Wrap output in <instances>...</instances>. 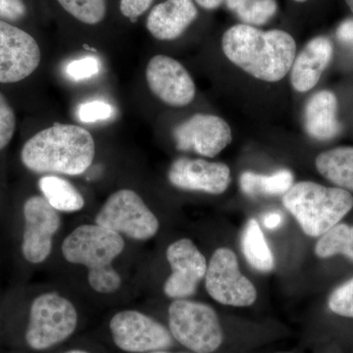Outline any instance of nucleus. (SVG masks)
<instances>
[{"instance_id":"f257e3e1","label":"nucleus","mask_w":353,"mask_h":353,"mask_svg":"<svg viewBox=\"0 0 353 353\" xmlns=\"http://www.w3.org/2000/svg\"><path fill=\"white\" fill-rule=\"evenodd\" d=\"M230 61L265 82H278L289 73L296 53V43L287 32L261 31L253 26L234 25L222 39Z\"/></svg>"},{"instance_id":"f03ea898","label":"nucleus","mask_w":353,"mask_h":353,"mask_svg":"<svg viewBox=\"0 0 353 353\" xmlns=\"http://www.w3.org/2000/svg\"><path fill=\"white\" fill-rule=\"evenodd\" d=\"M94 155V139L88 130L57 124L28 139L20 158L26 168L34 173L78 176L92 166Z\"/></svg>"},{"instance_id":"7ed1b4c3","label":"nucleus","mask_w":353,"mask_h":353,"mask_svg":"<svg viewBox=\"0 0 353 353\" xmlns=\"http://www.w3.org/2000/svg\"><path fill=\"white\" fill-rule=\"evenodd\" d=\"M283 202L309 236H322L353 208V196L347 190L313 182L292 185Z\"/></svg>"},{"instance_id":"20e7f679","label":"nucleus","mask_w":353,"mask_h":353,"mask_svg":"<svg viewBox=\"0 0 353 353\" xmlns=\"http://www.w3.org/2000/svg\"><path fill=\"white\" fill-rule=\"evenodd\" d=\"M77 326L75 305L58 292H44L32 301L26 343L37 352L48 350L70 338Z\"/></svg>"},{"instance_id":"39448f33","label":"nucleus","mask_w":353,"mask_h":353,"mask_svg":"<svg viewBox=\"0 0 353 353\" xmlns=\"http://www.w3.org/2000/svg\"><path fill=\"white\" fill-rule=\"evenodd\" d=\"M168 318L172 336L192 352H214L222 345L224 336L219 318L208 304L174 299Z\"/></svg>"},{"instance_id":"423d86ee","label":"nucleus","mask_w":353,"mask_h":353,"mask_svg":"<svg viewBox=\"0 0 353 353\" xmlns=\"http://www.w3.org/2000/svg\"><path fill=\"white\" fill-rule=\"evenodd\" d=\"M95 223L134 241L150 240L160 226L141 196L130 189L111 194L95 216Z\"/></svg>"},{"instance_id":"0eeeda50","label":"nucleus","mask_w":353,"mask_h":353,"mask_svg":"<svg viewBox=\"0 0 353 353\" xmlns=\"http://www.w3.org/2000/svg\"><path fill=\"white\" fill-rule=\"evenodd\" d=\"M124 248L120 234L95 223L77 227L65 238L61 250L67 262L90 270L110 266Z\"/></svg>"},{"instance_id":"6e6552de","label":"nucleus","mask_w":353,"mask_h":353,"mask_svg":"<svg viewBox=\"0 0 353 353\" xmlns=\"http://www.w3.org/2000/svg\"><path fill=\"white\" fill-rule=\"evenodd\" d=\"M205 287L209 296L224 305L246 307L257 299L254 285L241 273L238 259L230 248H218L211 257Z\"/></svg>"},{"instance_id":"1a4fd4ad","label":"nucleus","mask_w":353,"mask_h":353,"mask_svg":"<svg viewBox=\"0 0 353 353\" xmlns=\"http://www.w3.org/2000/svg\"><path fill=\"white\" fill-rule=\"evenodd\" d=\"M116 347L128 353L161 352L173 345L168 329L150 316L137 310L116 313L109 324Z\"/></svg>"},{"instance_id":"9d476101","label":"nucleus","mask_w":353,"mask_h":353,"mask_svg":"<svg viewBox=\"0 0 353 353\" xmlns=\"http://www.w3.org/2000/svg\"><path fill=\"white\" fill-rule=\"evenodd\" d=\"M24 232H23V256L32 264H41L50 257L53 236L61 226L59 212L43 196L28 199L23 206Z\"/></svg>"},{"instance_id":"9b49d317","label":"nucleus","mask_w":353,"mask_h":353,"mask_svg":"<svg viewBox=\"0 0 353 353\" xmlns=\"http://www.w3.org/2000/svg\"><path fill=\"white\" fill-rule=\"evenodd\" d=\"M41 58V48L31 34L0 20V83L25 80L38 68Z\"/></svg>"},{"instance_id":"f8f14e48","label":"nucleus","mask_w":353,"mask_h":353,"mask_svg":"<svg viewBox=\"0 0 353 353\" xmlns=\"http://www.w3.org/2000/svg\"><path fill=\"white\" fill-rule=\"evenodd\" d=\"M166 257L172 273L165 282L164 294L173 299L194 296L208 271V264L201 250L190 239H181L168 246Z\"/></svg>"},{"instance_id":"ddd939ff","label":"nucleus","mask_w":353,"mask_h":353,"mask_svg":"<svg viewBox=\"0 0 353 353\" xmlns=\"http://www.w3.org/2000/svg\"><path fill=\"white\" fill-rule=\"evenodd\" d=\"M176 148L194 152L206 157H215L231 143V128L226 121L210 114H196L175 128L173 132Z\"/></svg>"},{"instance_id":"4468645a","label":"nucleus","mask_w":353,"mask_h":353,"mask_svg":"<svg viewBox=\"0 0 353 353\" xmlns=\"http://www.w3.org/2000/svg\"><path fill=\"white\" fill-rule=\"evenodd\" d=\"M146 82L153 94L174 108L189 105L196 97V85L180 62L166 55H155L148 62Z\"/></svg>"},{"instance_id":"2eb2a0df","label":"nucleus","mask_w":353,"mask_h":353,"mask_svg":"<svg viewBox=\"0 0 353 353\" xmlns=\"http://www.w3.org/2000/svg\"><path fill=\"white\" fill-rule=\"evenodd\" d=\"M168 180L178 189L221 194L231 183V171L220 162L183 157L171 164Z\"/></svg>"},{"instance_id":"dca6fc26","label":"nucleus","mask_w":353,"mask_h":353,"mask_svg":"<svg viewBox=\"0 0 353 353\" xmlns=\"http://www.w3.org/2000/svg\"><path fill=\"white\" fill-rule=\"evenodd\" d=\"M197 16L194 0H165L150 10L146 29L158 41H174L182 36Z\"/></svg>"},{"instance_id":"f3484780","label":"nucleus","mask_w":353,"mask_h":353,"mask_svg":"<svg viewBox=\"0 0 353 353\" xmlns=\"http://www.w3.org/2000/svg\"><path fill=\"white\" fill-rule=\"evenodd\" d=\"M333 57V43L326 37L311 39L292 66L290 82L296 92H306L319 82Z\"/></svg>"},{"instance_id":"a211bd4d","label":"nucleus","mask_w":353,"mask_h":353,"mask_svg":"<svg viewBox=\"0 0 353 353\" xmlns=\"http://www.w3.org/2000/svg\"><path fill=\"white\" fill-rule=\"evenodd\" d=\"M338 99L334 92L321 90L313 94L304 110V126L311 138L328 141L341 132V124L336 117Z\"/></svg>"},{"instance_id":"6ab92c4d","label":"nucleus","mask_w":353,"mask_h":353,"mask_svg":"<svg viewBox=\"0 0 353 353\" xmlns=\"http://www.w3.org/2000/svg\"><path fill=\"white\" fill-rule=\"evenodd\" d=\"M316 168L330 182L345 190H353V148H336L318 155Z\"/></svg>"},{"instance_id":"aec40b11","label":"nucleus","mask_w":353,"mask_h":353,"mask_svg":"<svg viewBox=\"0 0 353 353\" xmlns=\"http://www.w3.org/2000/svg\"><path fill=\"white\" fill-rule=\"evenodd\" d=\"M39 187L46 201L58 212H78L85 206V199L82 194L74 187L73 183L62 176H41Z\"/></svg>"},{"instance_id":"412c9836","label":"nucleus","mask_w":353,"mask_h":353,"mask_svg":"<svg viewBox=\"0 0 353 353\" xmlns=\"http://www.w3.org/2000/svg\"><path fill=\"white\" fill-rule=\"evenodd\" d=\"M241 250L246 261L257 271L268 273L275 267V259L263 232L255 219L248 220L241 234Z\"/></svg>"},{"instance_id":"4be33fe9","label":"nucleus","mask_w":353,"mask_h":353,"mask_svg":"<svg viewBox=\"0 0 353 353\" xmlns=\"http://www.w3.org/2000/svg\"><path fill=\"white\" fill-rule=\"evenodd\" d=\"M294 174L287 169L269 176L245 172L241 174L240 185L248 196H284L294 185Z\"/></svg>"},{"instance_id":"5701e85b","label":"nucleus","mask_w":353,"mask_h":353,"mask_svg":"<svg viewBox=\"0 0 353 353\" xmlns=\"http://www.w3.org/2000/svg\"><path fill=\"white\" fill-rule=\"evenodd\" d=\"M315 254L319 259L343 254L353 261V226L339 223L331 228L316 243Z\"/></svg>"},{"instance_id":"b1692460","label":"nucleus","mask_w":353,"mask_h":353,"mask_svg":"<svg viewBox=\"0 0 353 353\" xmlns=\"http://www.w3.org/2000/svg\"><path fill=\"white\" fill-rule=\"evenodd\" d=\"M227 7L233 11L245 25L262 26L277 12L276 0H225Z\"/></svg>"},{"instance_id":"393cba45","label":"nucleus","mask_w":353,"mask_h":353,"mask_svg":"<svg viewBox=\"0 0 353 353\" xmlns=\"http://www.w3.org/2000/svg\"><path fill=\"white\" fill-rule=\"evenodd\" d=\"M69 15L83 24L94 26L105 19L108 0H57Z\"/></svg>"},{"instance_id":"a878e982","label":"nucleus","mask_w":353,"mask_h":353,"mask_svg":"<svg viewBox=\"0 0 353 353\" xmlns=\"http://www.w3.org/2000/svg\"><path fill=\"white\" fill-rule=\"evenodd\" d=\"M88 282L94 292L102 294H113L122 285V278L117 271L110 266L90 269Z\"/></svg>"},{"instance_id":"bb28decb","label":"nucleus","mask_w":353,"mask_h":353,"mask_svg":"<svg viewBox=\"0 0 353 353\" xmlns=\"http://www.w3.org/2000/svg\"><path fill=\"white\" fill-rule=\"evenodd\" d=\"M328 306L334 314L353 318V278L332 292Z\"/></svg>"},{"instance_id":"cd10ccee","label":"nucleus","mask_w":353,"mask_h":353,"mask_svg":"<svg viewBox=\"0 0 353 353\" xmlns=\"http://www.w3.org/2000/svg\"><path fill=\"white\" fill-rule=\"evenodd\" d=\"M15 130V113L6 97L0 92V152L10 143Z\"/></svg>"},{"instance_id":"c85d7f7f","label":"nucleus","mask_w":353,"mask_h":353,"mask_svg":"<svg viewBox=\"0 0 353 353\" xmlns=\"http://www.w3.org/2000/svg\"><path fill=\"white\" fill-rule=\"evenodd\" d=\"M114 109L108 102L94 101L81 104L78 109V117L81 122L94 123L108 120L112 116Z\"/></svg>"},{"instance_id":"c756f323","label":"nucleus","mask_w":353,"mask_h":353,"mask_svg":"<svg viewBox=\"0 0 353 353\" xmlns=\"http://www.w3.org/2000/svg\"><path fill=\"white\" fill-rule=\"evenodd\" d=\"M101 69L99 59L94 57H87L74 60L67 65V75L74 81H83L97 75Z\"/></svg>"},{"instance_id":"7c9ffc66","label":"nucleus","mask_w":353,"mask_h":353,"mask_svg":"<svg viewBox=\"0 0 353 353\" xmlns=\"http://www.w3.org/2000/svg\"><path fill=\"white\" fill-rule=\"evenodd\" d=\"M27 15L24 0H0V20L16 22Z\"/></svg>"},{"instance_id":"2f4dec72","label":"nucleus","mask_w":353,"mask_h":353,"mask_svg":"<svg viewBox=\"0 0 353 353\" xmlns=\"http://www.w3.org/2000/svg\"><path fill=\"white\" fill-rule=\"evenodd\" d=\"M154 0H120V12L125 18L136 22L152 7Z\"/></svg>"},{"instance_id":"473e14b6","label":"nucleus","mask_w":353,"mask_h":353,"mask_svg":"<svg viewBox=\"0 0 353 353\" xmlns=\"http://www.w3.org/2000/svg\"><path fill=\"white\" fill-rule=\"evenodd\" d=\"M336 36L341 43L350 46L353 50V19H347L341 22L336 29Z\"/></svg>"},{"instance_id":"72a5a7b5","label":"nucleus","mask_w":353,"mask_h":353,"mask_svg":"<svg viewBox=\"0 0 353 353\" xmlns=\"http://www.w3.org/2000/svg\"><path fill=\"white\" fill-rule=\"evenodd\" d=\"M283 223V216L279 212H270L265 215L263 219L264 226L269 230H275L280 227Z\"/></svg>"},{"instance_id":"f704fd0d","label":"nucleus","mask_w":353,"mask_h":353,"mask_svg":"<svg viewBox=\"0 0 353 353\" xmlns=\"http://www.w3.org/2000/svg\"><path fill=\"white\" fill-rule=\"evenodd\" d=\"M202 8L208 10H213L218 8L225 1V0H194Z\"/></svg>"},{"instance_id":"c9c22d12","label":"nucleus","mask_w":353,"mask_h":353,"mask_svg":"<svg viewBox=\"0 0 353 353\" xmlns=\"http://www.w3.org/2000/svg\"><path fill=\"white\" fill-rule=\"evenodd\" d=\"M64 353H90V352H85V350H69V352H66Z\"/></svg>"},{"instance_id":"e433bc0d","label":"nucleus","mask_w":353,"mask_h":353,"mask_svg":"<svg viewBox=\"0 0 353 353\" xmlns=\"http://www.w3.org/2000/svg\"><path fill=\"white\" fill-rule=\"evenodd\" d=\"M345 2H347L348 7H350V10L353 13V0H345Z\"/></svg>"},{"instance_id":"4c0bfd02","label":"nucleus","mask_w":353,"mask_h":353,"mask_svg":"<svg viewBox=\"0 0 353 353\" xmlns=\"http://www.w3.org/2000/svg\"><path fill=\"white\" fill-rule=\"evenodd\" d=\"M150 353H173V352H165V350H161V352H150Z\"/></svg>"},{"instance_id":"58836bf2","label":"nucleus","mask_w":353,"mask_h":353,"mask_svg":"<svg viewBox=\"0 0 353 353\" xmlns=\"http://www.w3.org/2000/svg\"><path fill=\"white\" fill-rule=\"evenodd\" d=\"M294 1H296V2H305L306 0H294Z\"/></svg>"}]
</instances>
